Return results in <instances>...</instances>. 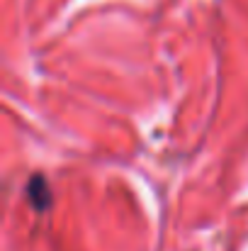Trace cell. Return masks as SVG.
<instances>
[{"mask_svg":"<svg viewBox=\"0 0 248 251\" xmlns=\"http://www.w3.org/2000/svg\"><path fill=\"white\" fill-rule=\"evenodd\" d=\"M27 198H29V202L34 205V210H46L49 205H51V190H49V183H46V178L42 176V173H34L32 178H29V183H27Z\"/></svg>","mask_w":248,"mask_h":251,"instance_id":"6da1fadb","label":"cell"}]
</instances>
